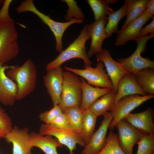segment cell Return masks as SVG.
<instances>
[{
  "label": "cell",
  "instance_id": "obj_14",
  "mask_svg": "<svg viewBox=\"0 0 154 154\" xmlns=\"http://www.w3.org/2000/svg\"><path fill=\"white\" fill-rule=\"evenodd\" d=\"M96 58L98 61H101L103 63L112 83L113 89L116 93L119 81L123 77L129 73L120 64L113 59L108 49L102 48L100 52L96 54Z\"/></svg>",
  "mask_w": 154,
  "mask_h": 154
},
{
  "label": "cell",
  "instance_id": "obj_24",
  "mask_svg": "<svg viewBox=\"0 0 154 154\" xmlns=\"http://www.w3.org/2000/svg\"><path fill=\"white\" fill-rule=\"evenodd\" d=\"M97 117L89 108L84 110L81 137L86 145L94 132Z\"/></svg>",
  "mask_w": 154,
  "mask_h": 154
},
{
  "label": "cell",
  "instance_id": "obj_13",
  "mask_svg": "<svg viewBox=\"0 0 154 154\" xmlns=\"http://www.w3.org/2000/svg\"><path fill=\"white\" fill-rule=\"evenodd\" d=\"M153 17L145 11L141 16L119 30L117 33L115 45L123 46L129 40L135 41L139 38L141 30L147 21Z\"/></svg>",
  "mask_w": 154,
  "mask_h": 154
},
{
  "label": "cell",
  "instance_id": "obj_38",
  "mask_svg": "<svg viewBox=\"0 0 154 154\" xmlns=\"http://www.w3.org/2000/svg\"><path fill=\"white\" fill-rule=\"evenodd\" d=\"M106 3L109 5V4L115 3L118 1V0H105Z\"/></svg>",
  "mask_w": 154,
  "mask_h": 154
},
{
  "label": "cell",
  "instance_id": "obj_23",
  "mask_svg": "<svg viewBox=\"0 0 154 154\" xmlns=\"http://www.w3.org/2000/svg\"><path fill=\"white\" fill-rule=\"evenodd\" d=\"M148 0H125L126 19L121 29L141 16L145 11Z\"/></svg>",
  "mask_w": 154,
  "mask_h": 154
},
{
  "label": "cell",
  "instance_id": "obj_3",
  "mask_svg": "<svg viewBox=\"0 0 154 154\" xmlns=\"http://www.w3.org/2000/svg\"><path fill=\"white\" fill-rule=\"evenodd\" d=\"M18 34L13 21L0 20V64H5L19 53Z\"/></svg>",
  "mask_w": 154,
  "mask_h": 154
},
{
  "label": "cell",
  "instance_id": "obj_8",
  "mask_svg": "<svg viewBox=\"0 0 154 154\" xmlns=\"http://www.w3.org/2000/svg\"><path fill=\"white\" fill-rule=\"evenodd\" d=\"M154 97V95H152L143 96L138 94H132L120 99L115 103L111 111L113 119L110 124L109 128L111 130L114 129L116 123L124 119L133 110Z\"/></svg>",
  "mask_w": 154,
  "mask_h": 154
},
{
  "label": "cell",
  "instance_id": "obj_17",
  "mask_svg": "<svg viewBox=\"0 0 154 154\" xmlns=\"http://www.w3.org/2000/svg\"><path fill=\"white\" fill-rule=\"evenodd\" d=\"M10 67L0 64V102L11 106L17 100L18 88L16 83L6 75V71Z\"/></svg>",
  "mask_w": 154,
  "mask_h": 154
},
{
  "label": "cell",
  "instance_id": "obj_37",
  "mask_svg": "<svg viewBox=\"0 0 154 154\" xmlns=\"http://www.w3.org/2000/svg\"><path fill=\"white\" fill-rule=\"evenodd\" d=\"M145 11L150 15L154 14V0H148Z\"/></svg>",
  "mask_w": 154,
  "mask_h": 154
},
{
  "label": "cell",
  "instance_id": "obj_5",
  "mask_svg": "<svg viewBox=\"0 0 154 154\" xmlns=\"http://www.w3.org/2000/svg\"><path fill=\"white\" fill-rule=\"evenodd\" d=\"M60 102L58 105L63 109L74 106L80 107L82 98V82L75 74L64 71Z\"/></svg>",
  "mask_w": 154,
  "mask_h": 154
},
{
  "label": "cell",
  "instance_id": "obj_35",
  "mask_svg": "<svg viewBox=\"0 0 154 154\" xmlns=\"http://www.w3.org/2000/svg\"><path fill=\"white\" fill-rule=\"evenodd\" d=\"M12 0L4 1L3 6L0 11V20H6L11 19L9 13V5Z\"/></svg>",
  "mask_w": 154,
  "mask_h": 154
},
{
  "label": "cell",
  "instance_id": "obj_2",
  "mask_svg": "<svg viewBox=\"0 0 154 154\" xmlns=\"http://www.w3.org/2000/svg\"><path fill=\"white\" fill-rule=\"evenodd\" d=\"M88 25H85L78 37L58 56L46 66V70L61 67L64 62L74 58L82 59L84 66H91L92 62L88 58L86 49L85 43L90 36L87 31Z\"/></svg>",
  "mask_w": 154,
  "mask_h": 154
},
{
  "label": "cell",
  "instance_id": "obj_39",
  "mask_svg": "<svg viewBox=\"0 0 154 154\" xmlns=\"http://www.w3.org/2000/svg\"></svg>",
  "mask_w": 154,
  "mask_h": 154
},
{
  "label": "cell",
  "instance_id": "obj_21",
  "mask_svg": "<svg viewBox=\"0 0 154 154\" xmlns=\"http://www.w3.org/2000/svg\"><path fill=\"white\" fill-rule=\"evenodd\" d=\"M82 82V98L80 108L84 110L89 108L90 106L96 100L110 91L109 88H99L94 87L88 84L82 78H80Z\"/></svg>",
  "mask_w": 154,
  "mask_h": 154
},
{
  "label": "cell",
  "instance_id": "obj_27",
  "mask_svg": "<svg viewBox=\"0 0 154 154\" xmlns=\"http://www.w3.org/2000/svg\"><path fill=\"white\" fill-rule=\"evenodd\" d=\"M84 110L80 107L74 106L62 109L69 120L72 129L80 136L82 127V119Z\"/></svg>",
  "mask_w": 154,
  "mask_h": 154
},
{
  "label": "cell",
  "instance_id": "obj_6",
  "mask_svg": "<svg viewBox=\"0 0 154 154\" xmlns=\"http://www.w3.org/2000/svg\"><path fill=\"white\" fill-rule=\"evenodd\" d=\"M154 37V34H150L137 39L135 40L137 47L133 53L127 58H118L117 62L128 73L134 75L144 69L154 68V61L148 58H143L141 55V53L146 49L147 41Z\"/></svg>",
  "mask_w": 154,
  "mask_h": 154
},
{
  "label": "cell",
  "instance_id": "obj_16",
  "mask_svg": "<svg viewBox=\"0 0 154 154\" xmlns=\"http://www.w3.org/2000/svg\"><path fill=\"white\" fill-rule=\"evenodd\" d=\"M108 21V17L104 16L88 25L87 32L92 38L90 47L87 53L89 58L102 50L103 41L106 38L105 28Z\"/></svg>",
  "mask_w": 154,
  "mask_h": 154
},
{
  "label": "cell",
  "instance_id": "obj_34",
  "mask_svg": "<svg viewBox=\"0 0 154 154\" xmlns=\"http://www.w3.org/2000/svg\"><path fill=\"white\" fill-rule=\"evenodd\" d=\"M49 125L58 128L72 129L68 117L62 112L59 114Z\"/></svg>",
  "mask_w": 154,
  "mask_h": 154
},
{
  "label": "cell",
  "instance_id": "obj_22",
  "mask_svg": "<svg viewBox=\"0 0 154 154\" xmlns=\"http://www.w3.org/2000/svg\"><path fill=\"white\" fill-rule=\"evenodd\" d=\"M116 93L113 89L95 101L89 107L90 110L98 117L111 112L115 104Z\"/></svg>",
  "mask_w": 154,
  "mask_h": 154
},
{
  "label": "cell",
  "instance_id": "obj_15",
  "mask_svg": "<svg viewBox=\"0 0 154 154\" xmlns=\"http://www.w3.org/2000/svg\"><path fill=\"white\" fill-rule=\"evenodd\" d=\"M44 76V84L53 106L58 105L60 102L63 80L62 68L61 67L46 70Z\"/></svg>",
  "mask_w": 154,
  "mask_h": 154
},
{
  "label": "cell",
  "instance_id": "obj_12",
  "mask_svg": "<svg viewBox=\"0 0 154 154\" xmlns=\"http://www.w3.org/2000/svg\"><path fill=\"white\" fill-rule=\"evenodd\" d=\"M13 145L12 154H32L33 147L30 144V136L28 127L19 128L15 126L5 139Z\"/></svg>",
  "mask_w": 154,
  "mask_h": 154
},
{
  "label": "cell",
  "instance_id": "obj_10",
  "mask_svg": "<svg viewBox=\"0 0 154 154\" xmlns=\"http://www.w3.org/2000/svg\"><path fill=\"white\" fill-rule=\"evenodd\" d=\"M115 127L117 129L119 144L125 154H133L134 145L137 143L143 133L138 130L124 119L119 121Z\"/></svg>",
  "mask_w": 154,
  "mask_h": 154
},
{
  "label": "cell",
  "instance_id": "obj_30",
  "mask_svg": "<svg viewBox=\"0 0 154 154\" xmlns=\"http://www.w3.org/2000/svg\"><path fill=\"white\" fill-rule=\"evenodd\" d=\"M137 143L136 154H154V134H143Z\"/></svg>",
  "mask_w": 154,
  "mask_h": 154
},
{
  "label": "cell",
  "instance_id": "obj_36",
  "mask_svg": "<svg viewBox=\"0 0 154 154\" xmlns=\"http://www.w3.org/2000/svg\"><path fill=\"white\" fill-rule=\"evenodd\" d=\"M152 18V20L150 23L141 29L139 33V37L145 36L149 33L154 34V16Z\"/></svg>",
  "mask_w": 154,
  "mask_h": 154
},
{
  "label": "cell",
  "instance_id": "obj_26",
  "mask_svg": "<svg viewBox=\"0 0 154 154\" xmlns=\"http://www.w3.org/2000/svg\"><path fill=\"white\" fill-rule=\"evenodd\" d=\"M127 5L125 3L119 9L111 13L108 15V21L105 28L106 38L109 37L113 33H117L118 24L120 20L126 16Z\"/></svg>",
  "mask_w": 154,
  "mask_h": 154
},
{
  "label": "cell",
  "instance_id": "obj_9",
  "mask_svg": "<svg viewBox=\"0 0 154 154\" xmlns=\"http://www.w3.org/2000/svg\"><path fill=\"white\" fill-rule=\"evenodd\" d=\"M38 133L41 135L55 137L61 144L68 148L69 154H75L73 151L76 149L77 144L82 147L86 145L81 136L71 129L56 128L44 123L40 125Z\"/></svg>",
  "mask_w": 154,
  "mask_h": 154
},
{
  "label": "cell",
  "instance_id": "obj_1",
  "mask_svg": "<svg viewBox=\"0 0 154 154\" xmlns=\"http://www.w3.org/2000/svg\"><path fill=\"white\" fill-rule=\"evenodd\" d=\"M6 73L8 77L17 85V100L25 98L35 89L37 71L35 65L31 60H27L21 66H10Z\"/></svg>",
  "mask_w": 154,
  "mask_h": 154
},
{
  "label": "cell",
  "instance_id": "obj_25",
  "mask_svg": "<svg viewBox=\"0 0 154 154\" xmlns=\"http://www.w3.org/2000/svg\"><path fill=\"white\" fill-rule=\"evenodd\" d=\"M134 75L143 91L147 95H154V68L144 69Z\"/></svg>",
  "mask_w": 154,
  "mask_h": 154
},
{
  "label": "cell",
  "instance_id": "obj_32",
  "mask_svg": "<svg viewBox=\"0 0 154 154\" xmlns=\"http://www.w3.org/2000/svg\"><path fill=\"white\" fill-rule=\"evenodd\" d=\"M13 127L11 118L0 106V139H5Z\"/></svg>",
  "mask_w": 154,
  "mask_h": 154
},
{
  "label": "cell",
  "instance_id": "obj_18",
  "mask_svg": "<svg viewBox=\"0 0 154 154\" xmlns=\"http://www.w3.org/2000/svg\"><path fill=\"white\" fill-rule=\"evenodd\" d=\"M154 111L150 108L137 113L128 114L125 120L134 127L145 134H154Z\"/></svg>",
  "mask_w": 154,
  "mask_h": 154
},
{
  "label": "cell",
  "instance_id": "obj_29",
  "mask_svg": "<svg viewBox=\"0 0 154 154\" xmlns=\"http://www.w3.org/2000/svg\"><path fill=\"white\" fill-rule=\"evenodd\" d=\"M94 14L95 21L104 16H106L114 11L105 2V0H86Z\"/></svg>",
  "mask_w": 154,
  "mask_h": 154
},
{
  "label": "cell",
  "instance_id": "obj_20",
  "mask_svg": "<svg viewBox=\"0 0 154 154\" xmlns=\"http://www.w3.org/2000/svg\"><path fill=\"white\" fill-rule=\"evenodd\" d=\"M30 136L31 146L38 148L45 154H58L57 148L62 146L56 138L50 135H42L35 132L31 131Z\"/></svg>",
  "mask_w": 154,
  "mask_h": 154
},
{
  "label": "cell",
  "instance_id": "obj_11",
  "mask_svg": "<svg viewBox=\"0 0 154 154\" xmlns=\"http://www.w3.org/2000/svg\"><path fill=\"white\" fill-rule=\"evenodd\" d=\"M98 129L94 132L89 142L86 145L80 154H97L105 146L106 135L110 124L113 119L111 112H106Z\"/></svg>",
  "mask_w": 154,
  "mask_h": 154
},
{
  "label": "cell",
  "instance_id": "obj_33",
  "mask_svg": "<svg viewBox=\"0 0 154 154\" xmlns=\"http://www.w3.org/2000/svg\"><path fill=\"white\" fill-rule=\"evenodd\" d=\"M62 112L61 108L58 105H56L53 106V108L50 110L41 113L38 117L44 123L49 125L56 117Z\"/></svg>",
  "mask_w": 154,
  "mask_h": 154
},
{
  "label": "cell",
  "instance_id": "obj_4",
  "mask_svg": "<svg viewBox=\"0 0 154 154\" xmlns=\"http://www.w3.org/2000/svg\"><path fill=\"white\" fill-rule=\"evenodd\" d=\"M18 13L31 12L37 15L50 29L53 33L56 41V50L60 52L62 50V38L64 33L69 26L74 23H82L83 20L73 18L66 22H59L51 19L49 15H46L39 11L35 5L32 0H25L21 2L16 9Z\"/></svg>",
  "mask_w": 154,
  "mask_h": 154
},
{
  "label": "cell",
  "instance_id": "obj_31",
  "mask_svg": "<svg viewBox=\"0 0 154 154\" xmlns=\"http://www.w3.org/2000/svg\"><path fill=\"white\" fill-rule=\"evenodd\" d=\"M67 5L68 9L65 16V20L69 21L73 18L78 20H83L85 18L84 14L78 7L77 2L73 0H63Z\"/></svg>",
  "mask_w": 154,
  "mask_h": 154
},
{
  "label": "cell",
  "instance_id": "obj_7",
  "mask_svg": "<svg viewBox=\"0 0 154 154\" xmlns=\"http://www.w3.org/2000/svg\"><path fill=\"white\" fill-rule=\"evenodd\" d=\"M104 65L101 61H98L96 66H84L85 69H80L65 66V70L81 76L86 80L87 83L95 87L113 89L112 83L106 71Z\"/></svg>",
  "mask_w": 154,
  "mask_h": 154
},
{
  "label": "cell",
  "instance_id": "obj_28",
  "mask_svg": "<svg viewBox=\"0 0 154 154\" xmlns=\"http://www.w3.org/2000/svg\"><path fill=\"white\" fill-rule=\"evenodd\" d=\"M97 154H125L119 143L118 134L110 131L105 146Z\"/></svg>",
  "mask_w": 154,
  "mask_h": 154
},
{
  "label": "cell",
  "instance_id": "obj_19",
  "mask_svg": "<svg viewBox=\"0 0 154 154\" xmlns=\"http://www.w3.org/2000/svg\"><path fill=\"white\" fill-rule=\"evenodd\" d=\"M132 94L147 95L138 84L135 75L129 73L123 77L118 83L115 103L123 97Z\"/></svg>",
  "mask_w": 154,
  "mask_h": 154
}]
</instances>
